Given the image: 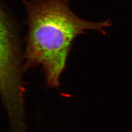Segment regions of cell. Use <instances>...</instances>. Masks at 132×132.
<instances>
[{
    "mask_svg": "<svg viewBox=\"0 0 132 132\" xmlns=\"http://www.w3.org/2000/svg\"><path fill=\"white\" fill-rule=\"evenodd\" d=\"M22 2L27 14L26 67L41 65L47 85L58 87L73 40L86 30L102 31L111 22L81 19L71 10L69 0Z\"/></svg>",
    "mask_w": 132,
    "mask_h": 132,
    "instance_id": "cell-1",
    "label": "cell"
},
{
    "mask_svg": "<svg viewBox=\"0 0 132 132\" xmlns=\"http://www.w3.org/2000/svg\"><path fill=\"white\" fill-rule=\"evenodd\" d=\"M19 31L12 15L0 3V94L8 106L24 100Z\"/></svg>",
    "mask_w": 132,
    "mask_h": 132,
    "instance_id": "cell-2",
    "label": "cell"
}]
</instances>
